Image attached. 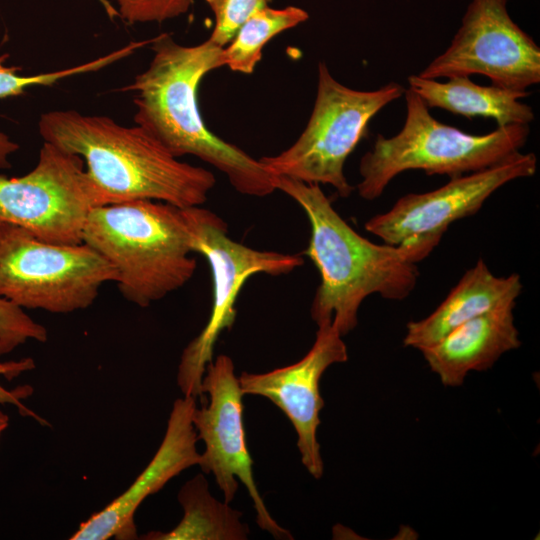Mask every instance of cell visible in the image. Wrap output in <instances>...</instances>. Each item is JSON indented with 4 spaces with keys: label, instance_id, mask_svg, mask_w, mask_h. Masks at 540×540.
<instances>
[{
    "label": "cell",
    "instance_id": "1",
    "mask_svg": "<svg viewBox=\"0 0 540 540\" xmlns=\"http://www.w3.org/2000/svg\"><path fill=\"white\" fill-rule=\"evenodd\" d=\"M148 67L122 90L133 92L134 122L155 137L174 157L195 156L224 173L241 194L264 197L276 190L275 176L239 147L212 131L200 113L202 79L224 66L223 47L209 39L182 45L168 33L150 43Z\"/></svg>",
    "mask_w": 540,
    "mask_h": 540
},
{
    "label": "cell",
    "instance_id": "7",
    "mask_svg": "<svg viewBox=\"0 0 540 540\" xmlns=\"http://www.w3.org/2000/svg\"><path fill=\"white\" fill-rule=\"evenodd\" d=\"M115 268L84 243L55 244L0 222V297L22 309L66 314L91 306Z\"/></svg>",
    "mask_w": 540,
    "mask_h": 540
},
{
    "label": "cell",
    "instance_id": "13",
    "mask_svg": "<svg viewBox=\"0 0 540 540\" xmlns=\"http://www.w3.org/2000/svg\"><path fill=\"white\" fill-rule=\"evenodd\" d=\"M342 337L332 323L318 326L313 346L298 362L261 374L243 372L239 377L243 394L269 399L288 417L298 435L302 464L315 479L324 470L316 436L324 406L320 379L329 366L347 361Z\"/></svg>",
    "mask_w": 540,
    "mask_h": 540
},
{
    "label": "cell",
    "instance_id": "4",
    "mask_svg": "<svg viewBox=\"0 0 540 540\" xmlns=\"http://www.w3.org/2000/svg\"><path fill=\"white\" fill-rule=\"evenodd\" d=\"M82 243L115 268L121 295L139 307L182 288L197 267L185 208L161 201L92 208L82 229Z\"/></svg>",
    "mask_w": 540,
    "mask_h": 540
},
{
    "label": "cell",
    "instance_id": "25",
    "mask_svg": "<svg viewBox=\"0 0 540 540\" xmlns=\"http://www.w3.org/2000/svg\"><path fill=\"white\" fill-rule=\"evenodd\" d=\"M18 149L19 145L12 141L4 132L0 131V169L11 168L8 158Z\"/></svg>",
    "mask_w": 540,
    "mask_h": 540
},
{
    "label": "cell",
    "instance_id": "19",
    "mask_svg": "<svg viewBox=\"0 0 540 540\" xmlns=\"http://www.w3.org/2000/svg\"><path fill=\"white\" fill-rule=\"evenodd\" d=\"M309 14L302 8L287 6L256 10L223 47L224 66L234 72L253 73L262 58L264 46L272 38L307 21Z\"/></svg>",
    "mask_w": 540,
    "mask_h": 540
},
{
    "label": "cell",
    "instance_id": "11",
    "mask_svg": "<svg viewBox=\"0 0 540 540\" xmlns=\"http://www.w3.org/2000/svg\"><path fill=\"white\" fill-rule=\"evenodd\" d=\"M483 75L500 88L528 92L540 83V48L507 10V0H471L449 47L418 75Z\"/></svg>",
    "mask_w": 540,
    "mask_h": 540
},
{
    "label": "cell",
    "instance_id": "5",
    "mask_svg": "<svg viewBox=\"0 0 540 540\" xmlns=\"http://www.w3.org/2000/svg\"><path fill=\"white\" fill-rule=\"evenodd\" d=\"M406 118L392 137L377 135L372 149L359 163L361 198H379L387 185L407 170L450 178L484 170L520 152L530 134L529 125L497 127L472 135L436 120L429 108L410 88L404 92Z\"/></svg>",
    "mask_w": 540,
    "mask_h": 540
},
{
    "label": "cell",
    "instance_id": "17",
    "mask_svg": "<svg viewBox=\"0 0 540 540\" xmlns=\"http://www.w3.org/2000/svg\"><path fill=\"white\" fill-rule=\"evenodd\" d=\"M411 90L418 94L428 108H440L472 119H494L498 127L529 125L535 118L531 106L520 99L529 92H517L494 85L481 86L468 76L450 77L446 82L417 75L407 78Z\"/></svg>",
    "mask_w": 540,
    "mask_h": 540
},
{
    "label": "cell",
    "instance_id": "6",
    "mask_svg": "<svg viewBox=\"0 0 540 540\" xmlns=\"http://www.w3.org/2000/svg\"><path fill=\"white\" fill-rule=\"evenodd\" d=\"M405 90L397 82L372 91L349 88L320 61L316 98L305 129L289 148L259 161L273 176L331 185L347 198L354 190L344 174L347 158L366 135L371 119Z\"/></svg>",
    "mask_w": 540,
    "mask_h": 540
},
{
    "label": "cell",
    "instance_id": "8",
    "mask_svg": "<svg viewBox=\"0 0 540 540\" xmlns=\"http://www.w3.org/2000/svg\"><path fill=\"white\" fill-rule=\"evenodd\" d=\"M194 235V252L203 255L211 268L213 282L212 308L200 334L183 350L177 383L186 397L202 396V379L219 335L231 329L235 302L244 283L257 273L287 274L303 265L299 254L253 249L227 235L226 223L202 206L185 208Z\"/></svg>",
    "mask_w": 540,
    "mask_h": 540
},
{
    "label": "cell",
    "instance_id": "15",
    "mask_svg": "<svg viewBox=\"0 0 540 540\" xmlns=\"http://www.w3.org/2000/svg\"><path fill=\"white\" fill-rule=\"evenodd\" d=\"M514 307L507 304L477 316L419 350L444 386H461L469 372L488 370L504 353L521 346Z\"/></svg>",
    "mask_w": 540,
    "mask_h": 540
},
{
    "label": "cell",
    "instance_id": "3",
    "mask_svg": "<svg viewBox=\"0 0 540 540\" xmlns=\"http://www.w3.org/2000/svg\"><path fill=\"white\" fill-rule=\"evenodd\" d=\"M275 187L300 205L310 223L305 255L321 278L310 308L317 326L332 323L344 336L357 326L366 297L379 294L403 300L414 290L419 260L410 247L378 245L359 235L333 208L319 184L275 176Z\"/></svg>",
    "mask_w": 540,
    "mask_h": 540
},
{
    "label": "cell",
    "instance_id": "20",
    "mask_svg": "<svg viewBox=\"0 0 540 540\" xmlns=\"http://www.w3.org/2000/svg\"><path fill=\"white\" fill-rule=\"evenodd\" d=\"M144 45V41L130 42L120 49L74 67L31 76L18 75L16 72L21 69L20 67L5 66L4 63L9 54H2L0 55V98L21 95L26 88L32 86H51L67 77L98 71L128 57Z\"/></svg>",
    "mask_w": 540,
    "mask_h": 540
},
{
    "label": "cell",
    "instance_id": "10",
    "mask_svg": "<svg viewBox=\"0 0 540 540\" xmlns=\"http://www.w3.org/2000/svg\"><path fill=\"white\" fill-rule=\"evenodd\" d=\"M534 153H521L484 170L464 174L435 190L400 197L385 213L365 222V229L386 244L409 246L419 262L440 243L455 221L476 214L503 185L536 173Z\"/></svg>",
    "mask_w": 540,
    "mask_h": 540
},
{
    "label": "cell",
    "instance_id": "9",
    "mask_svg": "<svg viewBox=\"0 0 540 540\" xmlns=\"http://www.w3.org/2000/svg\"><path fill=\"white\" fill-rule=\"evenodd\" d=\"M84 160L43 142L36 166L21 177L0 175V222L55 244L82 243L88 213L99 206Z\"/></svg>",
    "mask_w": 540,
    "mask_h": 540
},
{
    "label": "cell",
    "instance_id": "12",
    "mask_svg": "<svg viewBox=\"0 0 540 540\" xmlns=\"http://www.w3.org/2000/svg\"><path fill=\"white\" fill-rule=\"evenodd\" d=\"M202 391L209 394V405L200 409L196 406L192 415L197 438L205 445L199 463L202 471L212 473L226 503L236 494L237 477L253 501L259 527L276 539H293L271 517L257 489L242 419L244 394L230 357L219 355L209 363L202 379Z\"/></svg>",
    "mask_w": 540,
    "mask_h": 540
},
{
    "label": "cell",
    "instance_id": "22",
    "mask_svg": "<svg viewBox=\"0 0 540 540\" xmlns=\"http://www.w3.org/2000/svg\"><path fill=\"white\" fill-rule=\"evenodd\" d=\"M214 15V27L209 40L225 47L241 25L271 0H205Z\"/></svg>",
    "mask_w": 540,
    "mask_h": 540
},
{
    "label": "cell",
    "instance_id": "14",
    "mask_svg": "<svg viewBox=\"0 0 540 540\" xmlns=\"http://www.w3.org/2000/svg\"><path fill=\"white\" fill-rule=\"evenodd\" d=\"M195 408L193 397L174 402L162 443L149 464L122 494L82 522L70 540L138 538L134 516L142 502L183 470L200 463L192 422Z\"/></svg>",
    "mask_w": 540,
    "mask_h": 540
},
{
    "label": "cell",
    "instance_id": "18",
    "mask_svg": "<svg viewBox=\"0 0 540 540\" xmlns=\"http://www.w3.org/2000/svg\"><path fill=\"white\" fill-rule=\"evenodd\" d=\"M178 500L184 510L179 524L170 531H152L147 540H245L249 528L241 522L242 513L215 499L202 474L187 481Z\"/></svg>",
    "mask_w": 540,
    "mask_h": 540
},
{
    "label": "cell",
    "instance_id": "26",
    "mask_svg": "<svg viewBox=\"0 0 540 540\" xmlns=\"http://www.w3.org/2000/svg\"><path fill=\"white\" fill-rule=\"evenodd\" d=\"M9 425V417L6 413L0 410V445L2 436Z\"/></svg>",
    "mask_w": 540,
    "mask_h": 540
},
{
    "label": "cell",
    "instance_id": "21",
    "mask_svg": "<svg viewBox=\"0 0 540 540\" xmlns=\"http://www.w3.org/2000/svg\"><path fill=\"white\" fill-rule=\"evenodd\" d=\"M47 339L45 326L34 321L21 307L0 297V357L28 340L45 343Z\"/></svg>",
    "mask_w": 540,
    "mask_h": 540
},
{
    "label": "cell",
    "instance_id": "16",
    "mask_svg": "<svg viewBox=\"0 0 540 540\" xmlns=\"http://www.w3.org/2000/svg\"><path fill=\"white\" fill-rule=\"evenodd\" d=\"M522 288L518 274L497 277L480 258L429 316L407 324L403 344L418 350L431 346L459 325L495 308L515 304Z\"/></svg>",
    "mask_w": 540,
    "mask_h": 540
},
{
    "label": "cell",
    "instance_id": "23",
    "mask_svg": "<svg viewBox=\"0 0 540 540\" xmlns=\"http://www.w3.org/2000/svg\"><path fill=\"white\" fill-rule=\"evenodd\" d=\"M128 24L161 23L186 14L194 0H114Z\"/></svg>",
    "mask_w": 540,
    "mask_h": 540
},
{
    "label": "cell",
    "instance_id": "24",
    "mask_svg": "<svg viewBox=\"0 0 540 540\" xmlns=\"http://www.w3.org/2000/svg\"><path fill=\"white\" fill-rule=\"evenodd\" d=\"M35 367V361L30 357L0 362V376H4L7 380H12L25 372L34 370ZM32 394L33 388L30 385H20L12 390H8L0 384V404L14 405L21 415L31 417L41 425L49 426V422L22 403V400L29 398Z\"/></svg>",
    "mask_w": 540,
    "mask_h": 540
},
{
    "label": "cell",
    "instance_id": "2",
    "mask_svg": "<svg viewBox=\"0 0 540 540\" xmlns=\"http://www.w3.org/2000/svg\"><path fill=\"white\" fill-rule=\"evenodd\" d=\"M38 129L44 142L84 160L99 206L133 200L201 206L216 183L211 171L180 161L138 125L54 110L40 116Z\"/></svg>",
    "mask_w": 540,
    "mask_h": 540
}]
</instances>
